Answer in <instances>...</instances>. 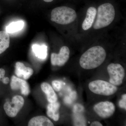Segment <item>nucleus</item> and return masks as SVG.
Masks as SVG:
<instances>
[{
	"instance_id": "9b49d317",
	"label": "nucleus",
	"mask_w": 126,
	"mask_h": 126,
	"mask_svg": "<svg viewBox=\"0 0 126 126\" xmlns=\"http://www.w3.org/2000/svg\"><path fill=\"white\" fill-rule=\"evenodd\" d=\"M97 10L94 7H90L88 9L86 16L82 24V28L84 31L88 30L92 26L96 16Z\"/></svg>"
},
{
	"instance_id": "1a4fd4ad",
	"label": "nucleus",
	"mask_w": 126,
	"mask_h": 126,
	"mask_svg": "<svg viewBox=\"0 0 126 126\" xmlns=\"http://www.w3.org/2000/svg\"><path fill=\"white\" fill-rule=\"evenodd\" d=\"M11 89L14 90L20 89L21 94L25 96L29 94L30 90L29 85L25 80L13 75L11 77L10 83Z\"/></svg>"
},
{
	"instance_id": "f8f14e48",
	"label": "nucleus",
	"mask_w": 126,
	"mask_h": 126,
	"mask_svg": "<svg viewBox=\"0 0 126 126\" xmlns=\"http://www.w3.org/2000/svg\"><path fill=\"white\" fill-rule=\"evenodd\" d=\"M60 104L58 102L50 103L47 106V116L55 121H58L59 119V109Z\"/></svg>"
},
{
	"instance_id": "5701e85b",
	"label": "nucleus",
	"mask_w": 126,
	"mask_h": 126,
	"mask_svg": "<svg viewBox=\"0 0 126 126\" xmlns=\"http://www.w3.org/2000/svg\"><path fill=\"white\" fill-rule=\"evenodd\" d=\"M43 0L45 2H52L53 0Z\"/></svg>"
},
{
	"instance_id": "2eb2a0df",
	"label": "nucleus",
	"mask_w": 126,
	"mask_h": 126,
	"mask_svg": "<svg viewBox=\"0 0 126 126\" xmlns=\"http://www.w3.org/2000/svg\"><path fill=\"white\" fill-rule=\"evenodd\" d=\"M10 38L6 31H0V54L4 52L9 47Z\"/></svg>"
},
{
	"instance_id": "39448f33",
	"label": "nucleus",
	"mask_w": 126,
	"mask_h": 126,
	"mask_svg": "<svg viewBox=\"0 0 126 126\" xmlns=\"http://www.w3.org/2000/svg\"><path fill=\"white\" fill-rule=\"evenodd\" d=\"M107 70L110 76V83L115 86L121 85L125 77V70L121 65L118 63L110 64Z\"/></svg>"
},
{
	"instance_id": "f257e3e1",
	"label": "nucleus",
	"mask_w": 126,
	"mask_h": 126,
	"mask_svg": "<svg viewBox=\"0 0 126 126\" xmlns=\"http://www.w3.org/2000/svg\"><path fill=\"white\" fill-rule=\"evenodd\" d=\"M107 54L101 46H93L82 55L79 59L81 67L85 69H92L100 66L106 59Z\"/></svg>"
},
{
	"instance_id": "9d476101",
	"label": "nucleus",
	"mask_w": 126,
	"mask_h": 126,
	"mask_svg": "<svg viewBox=\"0 0 126 126\" xmlns=\"http://www.w3.org/2000/svg\"><path fill=\"white\" fill-rule=\"evenodd\" d=\"M33 73L34 70L32 68L26 67L23 63L19 62L16 63L15 73L19 78H23L27 80L30 78Z\"/></svg>"
},
{
	"instance_id": "7ed1b4c3",
	"label": "nucleus",
	"mask_w": 126,
	"mask_h": 126,
	"mask_svg": "<svg viewBox=\"0 0 126 126\" xmlns=\"http://www.w3.org/2000/svg\"><path fill=\"white\" fill-rule=\"evenodd\" d=\"M77 18V14L74 9L67 6H60L54 8L51 13V20L63 25L73 23Z\"/></svg>"
},
{
	"instance_id": "ddd939ff",
	"label": "nucleus",
	"mask_w": 126,
	"mask_h": 126,
	"mask_svg": "<svg viewBox=\"0 0 126 126\" xmlns=\"http://www.w3.org/2000/svg\"><path fill=\"white\" fill-rule=\"evenodd\" d=\"M29 126H53V123L48 118L44 116H39L32 118L28 124Z\"/></svg>"
},
{
	"instance_id": "f03ea898",
	"label": "nucleus",
	"mask_w": 126,
	"mask_h": 126,
	"mask_svg": "<svg viewBox=\"0 0 126 126\" xmlns=\"http://www.w3.org/2000/svg\"><path fill=\"white\" fill-rule=\"evenodd\" d=\"M96 15V19L93 25L94 29L97 30L107 27L115 19L114 7L109 3L101 5L98 8Z\"/></svg>"
},
{
	"instance_id": "a211bd4d",
	"label": "nucleus",
	"mask_w": 126,
	"mask_h": 126,
	"mask_svg": "<svg viewBox=\"0 0 126 126\" xmlns=\"http://www.w3.org/2000/svg\"><path fill=\"white\" fill-rule=\"evenodd\" d=\"M52 85L53 88L56 92H59L61 88V83L58 80H54L52 81Z\"/></svg>"
},
{
	"instance_id": "0eeeda50",
	"label": "nucleus",
	"mask_w": 126,
	"mask_h": 126,
	"mask_svg": "<svg viewBox=\"0 0 126 126\" xmlns=\"http://www.w3.org/2000/svg\"><path fill=\"white\" fill-rule=\"evenodd\" d=\"M94 110L100 117L107 118L113 115L115 107L112 102L107 101L97 104L94 107Z\"/></svg>"
},
{
	"instance_id": "412c9836",
	"label": "nucleus",
	"mask_w": 126,
	"mask_h": 126,
	"mask_svg": "<svg viewBox=\"0 0 126 126\" xmlns=\"http://www.w3.org/2000/svg\"><path fill=\"white\" fill-rule=\"evenodd\" d=\"M1 81H2L3 83L5 84H7L9 83L10 80H9V79L8 77H4L2 79Z\"/></svg>"
},
{
	"instance_id": "dca6fc26",
	"label": "nucleus",
	"mask_w": 126,
	"mask_h": 126,
	"mask_svg": "<svg viewBox=\"0 0 126 126\" xmlns=\"http://www.w3.org/2000/svg\"><path fill=\"white\" fill-rule=\"evenodd\" d=\"M32 48L36 56L41 59L46 58L47 55V47L46 46L34 44L32 46Z\"/></svg>"
},
{
	"instance_id": "6ab92c4d",
	"label": "nucleus",
	"mask_w": 126,
	"mask_h": 126,
	"mask_svg": "<svg viewBox=\"0 0 126 126\" xmlns=\"http://www.w3.org/2000/svg\"><path fill=\"white\" fill-rule=\"evenodd\" d=\"M119 106L121 108L126 110V94H124L122 96V99L119 101Z\"/></svg>"
},
{
	"instance_id": "f3484780",
	"label": "nucleus",
	"mask_w": 126,
	"mask_h": 126,
	"mask_svg": "<svg viewBox=\"0 0 126 126\" xmlns=\"http://www.w3.org/2000/svg\"><path fill=\"white\" fill-rule=\"evenodd\" d=\"M24 23L23 21H18L9 24L6 28V31L8 33H12L19 31L23 29Z\"/></svg>"
},
{
	"instance_id": "aec40b11",
	"label": "nucleus",
	"mask_w": 126,
	"mask_h": 126,
	"mask_svg": "<svg viewBox=\"0 0 126 126\" xmlns=\"http://www.w3.org/2000/svg\"><path fill=\"white\" fill-rule=\"evenodd\" d=\"M5 71L4 69L0 68V80L4 77Z\"/></svg>"
},
{
	"instance_id": "20e7f679",
	"label": "nucleus",
	"mask_w": 126,
	"mask_h": 126,
	"mask_svg": "<svg viewBox=\"0 0 126 126\" xmlns=\"http://www.w3.org/2000/svg\"><path fill=\"white\" fill-rule=\"evenodd\" d=\"M89 88L91 92L96 94L104 96L112 95L116 92L117 88L110 83L101 80L90 82Z\"/></svg>"
},
{
	"instance_id": "423d86ee",
	"label": "nucleus",
	"mask_w": 126,
	"mask_h": 126,
	"mask_svg": "<svg viewBox=\"0 0 126 126\" xmlns=\"http://www.w3.org/2000/svg\"><path fill=\"white\" fill-rule=\"evenodd\" d=\"M24 103L23 97L16 95L13 97L11 102H7L4 104V110L9 117H15L23 107Z\"/></svg>"
},
{
	"instance_id": "4be33fe9",
	"label": "nucleus",
	"mask_w": 126,
	"mask_h": 126,
	"mask_svg": "<svg viewBox=\"0 0 126 126\" xmlns=\"http://www.w3.org/2000/svg\"><path fill=\"white\" fill-rule=\"evenodd\" d=\"M90 126H102V125L101 123L98 121H94L93 122L91 123Z\"/></svg>"
},
{
	"instance_id": "6e6552de",
	"label": "nucleus",
	"mask_w": 126,
	"mask_h": 126,
	"mask_svg": "<svg viewBox=\"0 0 126 126\" xmlns=\"http://www.w3.org/2000/svg\"><path fill=\"white\" fill-rule=\"evenodd\" d=\"M70 50L66 46L61 47L58 54L53 53L51 55V63L53 65L62 66L67 63L69 58Z\"/></svg>"
},
{
	"instance_id": "4468645a",
	"label": "nucleus",
	"mask_w": 126,
	"mask_h": 126,
	"mask_svg": "<svg viewBox=\"0 0 126 126\" xmlns=\"http://www.w3.org/2000/svg\"><path fill=\"white\" fill-rule=\"evenodd\" d=\"M41 89L47 96V100L50 103L57 101V96L53 88L50 84L46 82L41 84Z\"/></svg>"
}]
</instances>
